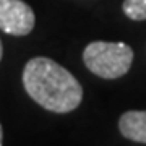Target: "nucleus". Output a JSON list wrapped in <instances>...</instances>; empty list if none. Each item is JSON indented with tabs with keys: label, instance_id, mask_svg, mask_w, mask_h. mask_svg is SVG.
<instances>
[{
	"label": "nucleus",
	"instance_id": "f257e3e1",
	"mask_svg": "<svg viewBox=\"0 0 146 146\" xmlns=\"http://www.w3.org/2000/svg\"><path fill=\"white\" fill-rule=\"evenodd\" d=\"M23 84L37 104L55 114L72 112L83 99V88L78 80L47 57H34L25 65Z\"/></svg>",
	"mask_w": 146,
	"mask_h": 146
},
{
	"label": "nucleus",
	"instance_id": "f03ea898",
	"mask_svg": "<svg viewBox=\"0 0 146 146\" xmlns=\"http://www.w3.org/2000/svg\"><path fill=\"white\" fill-rule=\"evenodd\" d=\"M83 62L89 72L99 78L115 80L130 70L133 50L125 42L94 41L84 49Z\"/></svg>",
	"mask_w": 146,
	"mask_h": 146
},
{
	"label": "nucleus",
	"instance_id": "7ed1b4c3",
	"mask_svg": "<svg viewBox=\"0 0 146 146\" xmlns=\"http://www.w3.org/2000/svg\"><path fill=\"white\" fill-rule=\"evenodd\" d=\"M36 23L34 11L23 0H0V29L11 36H26Z\"/></svg>",
	"mask_w": 146,
	"mask_h": 146
},
{
	"label": "nucleus",
	"instance_id": "20e7f679",
	"mask_svg": "<svg viewBox=\"0 0 146 146\" xmlns=\"http://www.w3.org/2000/svg\"><path fill=\"white\" fill-rule=\"evenodd\" d=\"M119 128L125 138L146 145V110H128L122 114Z\"/></svg>",
	"mask_w": 146,
	"mask_h": 146
},
{
	"label": "nucleus",
	"instance_id": "39448f33",
	"mask_svg": "<svg viewBox=\"0 0 146 146\" xmlns=\"http://www.w3.org/2000/svg\"><path fill=\"white\" fill-rule=\"evenodd\" d=\"M123 13L130 20H146V0H123Z\"/></svg>",
	"mask_w": 146,
	"mask_h": 146
},
{
	"label": "nucleus",
	"instance_id": "423d86ee",
	"mask_svg": "<svg viewBox=\"0 0 146 146\" xmlns=\"http://www.w3.org/2000/svg\"><path fill=\"white\" fill-rule=\"evenodd\" d=\"M2 140H3V130H2V125H0V146H2Z\"/></svg>",
	"mask_w": 146,
	"mask_h": 146
},
{
	"label": "nucleus",
	"instance_id": "0eeeda50",
	"mask_svg": "<svg viewBox=\"0 0 146 146\" xmlns=\"http://www.w3.org/2000/svg\"><path fill=\"white\" fill-rule=\"evenodd\" d=\"M2 55H3V46H2V41H0V60H2Z\"/></svg>",
	"mask_w": 146,
	"mask_h": 146
}]
</instances>
